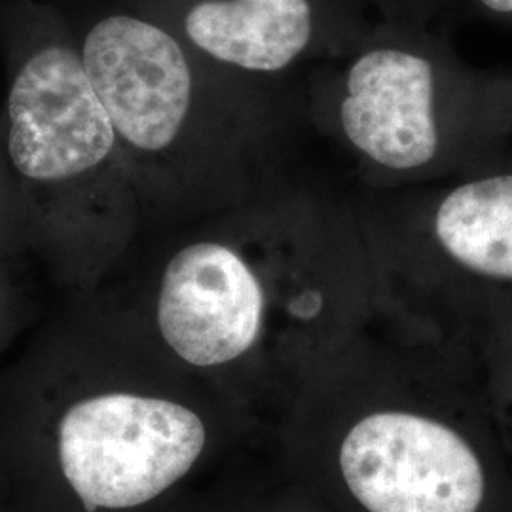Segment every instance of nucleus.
<instances>
[{
    "instance_id": "obj_1",
    "label": "nucleus",
    "mask_w": 512,
    "mask_h": 512,
    "mask_svg": "<svg viewBox=\"0 0 512 512\" xmlns=\"http://www.w3.org/2000/svg\"><path fill=\"white\" fill-rule=\"evenodd\" d=\"M207 440L183 404L109 393L71 406L59 423V461L88 511L145 505L179 482Z\"/></svg>"
},
{
    "instance_id": "obj_2",
    "label": "nucleus",
    "mask_w": 512,
    "mask_h": 512,
    "mask_svg": "<svg viewBox=\"0 0 512 512\" xmlns=\"http://www.w3.org/2000/svg\"><path fill=\"white\" fill-rule=\"evenodd\" d=\"M418 27L387 21L351 46L336 105L349 147L397 175L425 171L446 145L442 55Z\"/></svg>"
},
{
    "instance_id": "obj_3",
    "label": "nucleus",
    "mask_w": 512,
    "mask_h": 512,
    "mask_svg": "<svg viewBox=\"0 0 512 512\" xmlns=\"http://www.w3.org/2000/svg\"><path fill=\"white\" fill-rule=\"evenodd\" d=\"M340 471L368 512H478L486 480L475 450L452 427L385 410L351 427Z\"/></svg>"
},
{
    "instance_id": "obj_4",
    "label": "nucleus",
    "mask_w": 512,
    "mask_h": 512,
    "mask_svg": "<svg viewBox=\"0 0 512 512\" xmlns=\"http://www.w3.org/2000/svg\"><path fill=\"white\" fill-rule=\"evenodd\" d=\"M82 63L116 133L143 152H162L183 133L194 73L175 33L150 19L116 14L95 23Z\"/></svg>"
},
{
    "instance_id": "obj_5",
    "label": "nucleus",
    "mask_w": 512,
    "mask_h": 512,
    "mask_svg": "<svg viewBox=\"0 0 512 512\" xmlns=\"http://www.w3.org/2000/svg\"><path fill=\"white\" fill-rule=\"evenodd\" d=\"M8 152L21 175L65 181L109 158L116 129L82 55L48 46L29 57L8 95Z\"/></svg>"
},
{
    "instance_id": "obj_6",
    "label": "nucleus",
    "mask_w": 512,
    "mask_h": 512,
    "mask_svg": "<svg viewBox=\"0 0 512 512\" xmlns=\"http://www.w3.org/2000/svg\"><path fill=\"white\" fill-rule=\"evenodd\" d=\"M266 293L251 262L232 245L196 241L165 266L158 327L184 363H232L255 348L264 329Z\"/></svg>"
},
{
    "instance_id": "obj_7",
    "label": "nucleus",
    "mask_w": 512,
    "mask_h": 512,
    "mask_svg": "<svg viewBox=\"0 0 512 512\" xmlns=\"http://www.w3.org/2000/svg\"><path fill=\"white\" fill-rule=\"evenodd\" d=\"M357 0H188L179 23L186 42L220 65L279 74L329 48H351L368 29Z\"/></svg>"
},
{
    "instance_id": "obj_8",
    "label": "nucleus",
    "mask_w": 512,
    "mask_h": 512,
    "mask_svg": "<svg viewBox=\"0 0 512 512\" xmlns=\"http://www.w3.org/2000/svg\"><path fill=\"white\" fill-rule=\"evenodd\" d=\"M431 239L469 274L512 281V173L454 186L435 205Z\"/></svg>"
},
{
    "instance_id": "obj_9",
    "label": "nucleus",
    "mask_w": 512,
    "mask_h": 512,
    "mask_svg": "<svg viewBox=\"0 0 512 512\" xmlns=\"http://www.w3.org/2000/svg\"><path fill=\"white\" fill-rule=\"evenodd\" d=\"M357 2H370L374 4L387 21L391 23H406V25H420L427 18L429 6L435 0H357Z\"/></svg>"
},
{
    "instance_id": "obj_10",
    "label": "nucleus",
    "mask_w": 512,
    "mask_h": 512,
    "mask_svg": "<svg viewBox=\"0 0 512 512\" xmlns=\"http://www.w3.org/2000/svg\"><path fill=\"white\" fill-rule=\"evenodd\" d=\"M484 10L499 16H512V0H476Z\"/></svg>"
}]
</instances>
